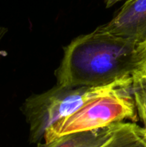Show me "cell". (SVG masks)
Masks as SVG:
<instances>
[{
  "label": "cell",
  "mask_w": 146,
  "mask_h": 147,
  "mask_svg": "<svg viewBox=\"0 0 146 147\" xmlns=\"http://www.w3.org/2000/svg\"><path fill=\"white\" fill-rule=\"evenodd\" d=\"M138 53L143 67H146V41L138 46Z\"/></svg>",
  "instance_id": "cell-8"
},
{
  "label": "cell",
  "mask_w": 146,
  "mask_h": 147,
  "mask_svg": "<svg viewBox=\"0 0 146 147\" xmlns=\"http://www.w3.org/2000/svg\"><path fill=\"white\" fill-rule=\"evenodd\" d=\"M120 124L117 123L97 130L66 134L49 143H39L37 147H101L114 136Z\"/></svg>",
  "instance_id": "cell-5"
},
{
  "label": "cell",
  "mask_w": 146,
  "mask_h": 147,
  "mask_svg": "<svg viewBox=\"0 0 146 147\" xmlns=\"http://www.w3.org/2000/svg\"><path fill=\"white\" fill-rule=\"evenodd\" d=\"M98 28L138 45L144 43L146 41V0H127L110 22Z\"/></svg>",
  "instance_id": "cell-4"
},
{
  "label": "cell",
  "mask_w": 146,
  "mask_h": 147,
  "mask_svg": "<svg viewBox=\"0 0 146 147\" xmlns=\"http://www.w3.org/2000/svg\"><path fill=\"white\" fill-rule=\"evenodd\" d=\"M131 90L139 120L146 129V67L142 66L133 73Z\"/></svg>",
  "instance_id": "cell-7"
},
{
  "label": "cell",
  "mask_w": 146,
  "mask_h": 147,
  "mask_svg": "<svg viewBox=\"0 0 146 147\" xmlns=\"http://www.w3.org/2000/svg\"><path fill=\"white\" fill-rule=\"evenodd\" d=\"M145 135H146V129H145Z\"/></svg>",
  "instance_id": "cell-11"
},
{
  "label": "cell",
  "mask_w": 146,
  "mask_h": 147,
  "mask_svg": "<svg viewBox=\"0 0 146 147\" xmlns=\"http://www.w3.org/2000/svg\"><path fill=\"white\" fill-rule=\"evenodd\" d=\"M131 83L132 76L125 80L102 87L70 88L56 84L45 92L30 96L21 108L29 126L30 143H40L49 128L73 115L88 102L129 87Z\"/></svg>",
  "instance_id": "cell-2"
},
{
  "label": "cell",
  "mask_w": 146,
  "mask_h": 147,
  "mask_svg": "<svg viewBox=\"0 0 146 147\" xmlns=\"http://www.w3.org/2000/svg\"><path fill=\"white\" fill-rule=\"evenodd\" d=\"M126 120L134 123L139 121L131 86L88 102L73 115L49 128L45 133L44 143L73 133L102 129Z\"/></svg>",
  "instance_id": "cell-3"
},
{
  "label": "cell",
  "mask_w": 146,
  "mask_h": 147,
  "mask_svg": "<svg viewBox=\"0 0 146 147\" xmlns=\"http://www.w3.org/2000/svg\"><path fill=\"white\" fill-rule=\"evenodd\" d=\"M6 32H7V29L4 27H0V41L3 39V37L5 35Z\"/></svg>",
  "instance_id": "cell-10"
},
{
  "label": "cell",
  "mask_w": 146,
  "mask_h": 147,
  "mask_svg": "<svg viewBox=\"0 0 146 147\" xmlns=\"http://www.w3.org/2000/svg\"><path fill=\"white\" fill-rule=\"evenodd\" d=\"M138 44L98 28L64 49L55 71L57 84L70 88L102 87L131 78L142 67Z\"/></svg>",
  "instance_id": "cell-1"
},
{
  "label": "cell",
  "mask_w": 146,
  "mask_h": 147,
  "mask_svg": "<svg viewBox=\"0 0 146 147\" xmlns=\"http://www.w3.org/2000/svg\"><path fill=\"white\" fill-rule=\"evenodd\" d=\"M120 1H122V0H106V6L107 8H110Z\"/></svg>",
  "instance_id": "cell-9"
},
{
  "label": "cell",
  "mask_w": 146,
  "mask_h": 147,
  "mask_svg": "<svg viewBox=\"0 0 146 147\" xmlns=\"http://www.w3.org/2000/svg\"><path fill=\"white\" fill-rule=\"evenodd\" d=\"M101 147H146L145 128L134 122H123L114 136Z\"/></svg>",
  "instance_id": "cell-6"
}]
</instances>
